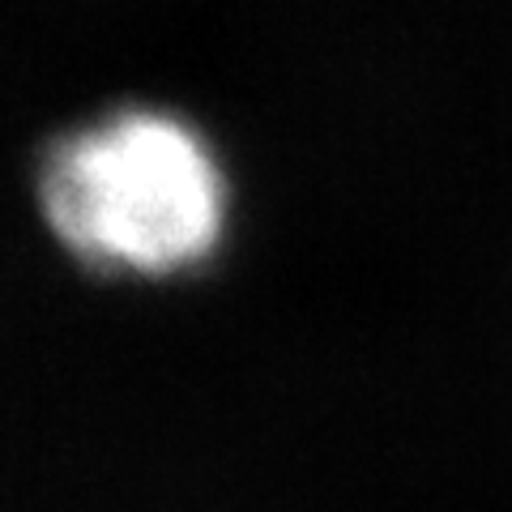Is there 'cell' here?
Masks as SVG:
<instances>
[{
    "label": "cell",
    "mask_w": 512,
    "mask_h": 512,
    "mask_svg": "<svg viewBox=\"0 0 512 512\" xmlns=\"http://www.w3.org/2000/svg\"><path fill=\"white\" fill-rule=\"evenodd\" d=\"M39 205L86 269L175 278L222 248L231 184L201 128L175 111L124 107L47 150Z\"/></svg>",
    "instance_id": "6da1fadb"
}]
</instances>
